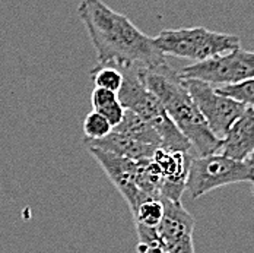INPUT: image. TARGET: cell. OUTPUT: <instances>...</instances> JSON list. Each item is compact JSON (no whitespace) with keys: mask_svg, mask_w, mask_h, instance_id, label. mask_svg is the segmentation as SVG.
<instances>
[{"mask_svg":"<svg viewBox=\"0 0 254 253\" xmlns=\"http://www.w3.org/2000/svg\"><path fill=\"white\" fill-rule=\"evenodd\" d=\"M77 16L89 34L100 65L146 69L165 62L153 38L102 0H82L77 6Z\"/></svg>","mask_w":254,"mask_h":253,"instance_id":"obj_1","label":"cell"},{"mask_svg":"<svg viewBox=\"0 0 254 253\" xmlns=\"http://www.w3.org/2000/svg\"><path fill=\"white\" fill-rule=\"evenodd\" d=\"M139 76L145 86L162 104L168 117L190 142L193 157H206L216 154L221 147L218 139L204 123L202 114L187 92L178 72L165 62L139 69Z\"/></svg>","mask_w":254,"mask_h":253,"instance_id":"obj_2","label":"cell"},{"mask_svg":"<svg viewBox=\"0 0 254 253\" xmlns=\"http://www.w3.org/2000/svg\"><path fill=\"white\" fill-rule=\"evenodd\" d=\"M122 72L123 84L117 92V98L122 105L140 116L156 130L161 139V148L191 152L190 142L168 117L159 100L142 82L139 69H122Z\"/></svg>","mask_w":254,"mask_h":253,"instance_id":"obj_3","label":"cell"},{"mask_svg":"<svg viewBox=\"0 0 254 253\" xmlns=\"http://www.w3.org/2000/svg\"><path fill=\"white\" fill-rule=\"evenodd\" d=\"M156 49L165 57H181L202 62L240 47V38L232 34L210 31L204 26L164 29L155 38Z\"/></svg>","mask_w":254,"mask_h":253,"instance_id":"obj_4","label":"cell"},{"mask_svg":"<svg viewBox=\"0 0 254 253\" xmlns=\"http://www.w3.org/2000/svg\"><path fill=\"white\" fill-rule=\"evenodd\" d=\"M253 158L235 161L221 154L193 157L186 180V190L191 199L235 183L253 184Z\"/></svg>","mask_w":254,"mask_h":253,"instance_id":"obj_5","label":"cell"},{"mask_svg":"<svg viewBox=\"0 0 254 253\" xmlns=\"http://www.w3.org/2000/svg\"><path fill=\"white\" fill-rule=\"evenodd\" d=\"M178 76L199 79L213 88L254 78V53L241 47L184 66Z\"/></svg>","mask_w":254,"mask_h":253,"instance_id":"obj_6","label":"cell"},{"mask_svg":"<svg viewBox=\"0 0 254 253\" xmlns=\"http://www.w3.org/2000/svg\"><path fill=\"white\" fill-rule=\"evenodd\" d=\"M183 84L202 114L204 123L218 139H222L231 125L244 113L247 107H250L218 94L212 85L203 81L189 78L183 79Z\"/></svg>","mask_w":254,"mask_h":253,"instance_id":"obj_7","label":"cell"},{"mask_svg":"<svg viewBox=\"0 0 254 253\" xmlns=\"http://www.w3.org/2000/svg\"><path fill=\"white\" fill-rule=\"evenodd\" d=\"M88 151L101 166L104 173L114 184V187L125 198L130 211L140 199H143L145 196H149L140 192L136 186V171H137L139 160L120 157V155L102 151L98 148H92V147H88Z\"/></svg>","mask_w":254,"mask_h":253,"instance_id":"obj_8","label":"cell"},{"mask_svg":"<svg viewBox=\"0 0 254 253\" xmlns=\"http://www.w3.org/2000/svg\"><path fill=\"white\" fill-rule=\"evenodd\" d=\"M193 154L184 151H173L158 147L152 155V161L159 169L164 181L161 187V198L181 202L186 192V180L189 174Z\"/></svg>","mask_w":254,"mask_h":253,"instance_id":"obj_9","label":"cell"},{"mask_svg":"<svg viewBox=\"0 0 254 253\" xmlns=\"http://www.w3.org/2000/svg\"><path fill=\"white\" fill-rule=\"evenodd\" d=\"M254 151V108L250 105L231 125L216 154L228 157L235 161L253 158Z\"/></svg>","mask_w":254,"mask_h":253,"instance_id":"obj_10","label":"cell"},{"mask_svg":"<svg viewBox=\"0 0 254 253\" xmlns=\"http://www.w3.org/2000/svg\"><path fill=\"white\" fill-rule=\"evenodd\" d=\"M161 199L164 205V212L161 223L156 227V233L159 234L162 242L165 245H170L186 237H193L196 226V220L193 218V215L186 211L181 202H173L164 198Z\"/></svg>","mask_w":254,"mask_h":253,"instance_id":"obj_11","label":"cell"},{"mask_svg":"<svg viewBox=\"0 0 254 253\" xmlns=\"http://www.w3.org/2000/svg\"><path fill=\"white\" fill-rule=\"evenodd\" d=\"M83 144L86 147L98 148L102 151L111 152V154L131 158V160H149V158H152L153 152L156 150V147L130 139L126 135L119 133L116 130H111L107 136H104L101 139L83 141Z\"/></svg>","mask_w":254,"mask_h":253,"instance_id":"obj_12","label":"cell"},{"mask_svg":"<svg viewBox=\"0 0 254 253\" xmlns=\"http://www.w3.org/2000/svg\"><path fill=\"white\" fill-rule=\"evenodd\" d=\"M113 130L123 133L127 138L134 139L137 142L152 145L156 148L161 147V139H159L156 130L146 120H143L140 116H137L131 110H127V108L125 110L122 122L116 127H113Z\"/></svg>","mask_w":254,"mask_h":253,"instance_id":"obj_13","label":"cell"},{"mask_svg":"<svg viewBox=\"0 0 254 253\" xmlns=\"http://www.w3.org/2000/svg\"><path fill=\"white\" fill-rule=\"evenodd\" d=\"M130 212L134 218L136 226L156 228L161 223L162 212H164L162 199L153 198V196H145L143 199H140L134 205V208Z\"/></svg>","mask_w":254,"mask_h":253,"instance_id":"obj_14","label":"cell"},{"mask_svg":"<svg viewBox=\"0 0 254 253\" xmlns=\"http://www.w3.org/2000/svg\"><path fill=\"white\" fill-rule=\"evenodd\" d=\"M91 78L97 88L110 89L113 92H119L123 84V72L122 69L111 65H97L91 71Z\"/></svg>","mask_w":254,"mask_h":253,"instance_id":"obj_15","label":"cell"},{"mask_svg":"<svg viewBox=\"0 0 254 253\" xmlns=\"http://www.w3.org/2000/svg\"><path fill=\"white\" fill-rule=\"evenodd\" d=\"M215 91L224 97H228L234 101L244 104V105H253L254 104V78L244 79L240 82L227 84L216 86Z\"/></svg>","mask_w":254,"mask_h":253,"instance_id":"obj_16","label":"cell"},{"mask_svg":"<svg viewBox=\"0 0 254 253\" xmlns=\"http://www.w3.org/2000/svg\"><path fill=\"white\" fill-rule=\"evenodd\" d=\"M137 233V253H168V249L159 234L156 233V228H148L143 226H136Z\"/></svg>","mask_w":254,"mask_h":253,"instance_id":"obj_17","label":"cell"},{"mask_svg":"<svg viewBox=\"0 0 254 253\" xmlns=\"http://www.w3.org/2000/svg\"><path fill=\"white\" fill-rule=\"evenodd\" d=\"M113 130L111 125L102 117L98 111H91L86 114L83 120V133H85V141H95L107 136Z\"/></svg>","mask_w":254,"mask_h":253,"instance_id":"obj_18","label":"cell"},{"mask_svg":"<svg viewBox=\"0 0 254 253\" xmlns=\"http://www.w3.org/2000/svg\"><path fill=\"white\" fill-rule=\"evenodd\" d=\"M125 107L122 105V102L117 100L108 102L105 105H102L100 108H97L95 111H98L102 117H105V120L111 125V127H116L123 119V114H125Z\"/></svg>","mask_w":254,"mask_h":253,"instance_id":"obj_19","label":"cell"},{"mask_svg":"<svg viewBox=\"0 0 254 253\" xmlns=\"http://www.w3.org/2000/svg\"><path fill=\"white\" fill-rule=\"evenodd\" d=\"M114 100H117V92L95 86V89L92 92V107H94V110L100 108V107L108 104V102L114 101Z\"/></svg>","mask_w":254,"mask_h":253,"instance_id":"obj_20","label":"cell"},{"mask_svg":"<svg viewBox=\"0 0 254 253\" xmlns=\"http://www.w3.org/2000/svg\"><path fill=\"white\" fill-rule=\"evenodd\" d=\"M168 253H196L194 252V243H193V237H186L177 240L174 243L165 245Z\"/></svg>","mask_w":254,"mask_h":253,"instance_id":"obj_21","label":"cell"}]
</instances>
